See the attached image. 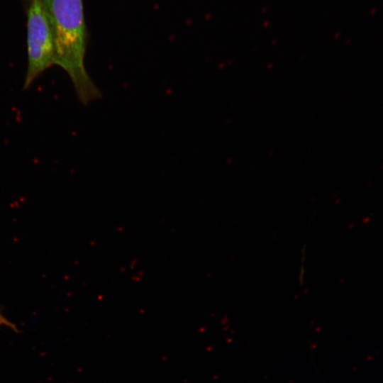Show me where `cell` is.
Instances as JSON below:
<instances>
[{
	"label": "cell",
	"instance_id": "obj_1",
	"mask_svg": "<svg viewBox=\"0 0 383 383\" xmlns=\"http://www.w3.org/2000/svg\"><path fill=\"white\" fill-rule=\"evenodd\" d=\"M53 39L54 65L70 77L79 100L87 104L101 93L85 67L87 30L82 0H42Z\"/></svg>",
	"mask_w": 383,
	"mask_h": 383
},
{
	"label": "cell",
	"instance_id": "obj_2",
	"mask_svg": "<svg viewBox=\"0 0 383 383\" xmlns=\"http://www.w3.org/2000/svg\"><path fill=\"white\" fill-rule=\"evenodd\" d=\"M27 52L24 89L54 65L52 34L42 0H30L27 12Z\"/></svg>",
	"mask_w": 383,
	"mask_h": 383
},
{
	"label": "cell",
	"instance_id": "obj_3",
	"mask_svg": "<svg viewBox=\"0 0 383 383\" xmlns=\"http://www.w3.org/2000/svg\"><path fill=\"white\" fill-rule=\"evenodd\" d=\"M1 325H6L9 327H11V328L16 330L15 326L13 325L11 322H9L6 318H4L0 313V326Z\"/></svg>",
	"mask_w": 383,
	"mask_h": 383
}]
</instances>
